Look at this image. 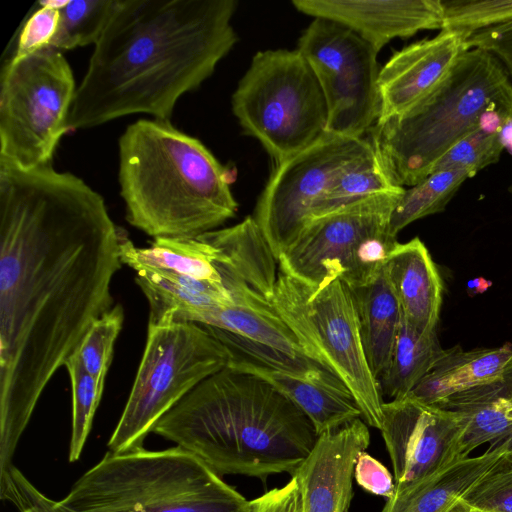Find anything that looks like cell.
Here are the masks:
<instances>
[{"mask_svg": "<svg viewBox=\"0 0 512 512\" xmlns=\"http://www.w3.org/2000/svg\"><path fill=\"white\" fill-rule=\"evenodd\" d=\"M443 29L467 35L512 21V0H441Z\"/></svg>", "mask_w": 512, "mask_h": 512, "instance_id": "cell-31", "label": "cell"}, {"mask_svg": "<svg viewBox=\"0 0 512 512\" xmlns=\"http://www.w3.org/2000/svg\"><path fill=\"white\" fill-rule=\"evenodd\" d=\"M231 357V350L203 325L148 323L142 359L107 443L109 451L142 448L158 421L203 380L227 367Z\"/></svg>", "mask_w": 512, "mask_h": 512, "instance_id": "cell-8", "label": "cell"}, {"mask_svg": "<svg viewBox=\"0 0 512 512\" xmlns=\"http://www.w3.org/2000/svg\"><path fill=\"white\" fill-rule=\"evenodd\" d=\"M437 330L420 332L401 318L389 364L378 379L382 396H408L442 355Z\"/></svg>", "mask_w": 512, "mask_h": 512, "instance_id": "cell-24", "label": "cell"}, {"mask_svg": "<svg viewBox=\"0 0 512 512\" xmlns=\"http://www.w3.org/2000/svg\"><path fill=\"white\" fill-rule=\"evenodd\" d=\"M120 241L81 178L0 160V473L48 382L114 307Z\"/></svg>", "mask_w": 512, "mask_h": 512, "instance_id": "cell-1", "label": "cell"}, {"mask_svg": "<svg viewBox=\"0 0 512 512\" xmlns=\"http://www.w3.org/2000/svg\"><path fill=\"white\" fill-rule=\"evenodd\" d=\"M485 280L483 278H477V279H474L472 281H469L468 283V289L469 291H472L474 293H482L483 291H485L490 284H488V282L486 281L485 283L482 284V282H484ZM473 293V294H474Z\"/></svg>", "mask_w": 512, "mask_h": 512, "instance_id": "cell-37", "label": "cell"}, {"mask_svg": "<svg viewBox=\"0 0 512 512\" xmlns=\"http://www.w3.org/2000/svg\"><path fill=\"white\" fill-rule=\"evenodd\" d=\"M353 476L360 487L373 495L389 499L395 493L393 475L366 451L359 454Z\"/></svg>", "mask_w": 512, "mask_h": 512, "instance_id": "cell-35", "label": "cell"}, {"mask_svg": "<svg viewBox=\"0 0 512 512\" xmlns=\"http://www.w3.org/2000/svg\"><path fill=\"white\" fill-rule=\"evenodd\" d=\"M272 303L304 351L350 391L366 424L380 430L383 396L364 353L349 286L336 279L313 288L279 271Z\"/></svg>", "mask_w": 512, "mask_h": 512, "instance_id": "cell-9", "label": "cell"}, {"mask_svg": "<svg viewBox=\"0 0 512 512\" xmlns=\"http://www.w3.org/2000/svg\"><path fill=\"white\" fill-rule=\"evenodd\" d=\"M509 192L512 194V184L509 187Z\"/></svg>", "mask_w": 512, "mask_h": 512, "instance_id": "cell-41", "label": "cell"}, {"mask_svg": "<svg viewBox=\"0 0 512 512\" xmlns=\"http://www.w3.org/2000/svg\"><path fill=\"white\" fill-rule=\"evenodd\" d=\"M374 150L371 141L326 133L311 146L277 164L253 218L274 256L294 242L329 185Z\"/></svg>", "mask_w": 512, "mask_h": 512, "instance_id": "cell-13", "label": "cell"}, {"mask_svg": "<svg viewBox=\"0 0 512 512\" xmlns=\"http://www.w3.org/2000/svg\"><path fill=\"white\" fill-rule=\"evenodd\" d=\"M468 178L470 176L464 171H436L416 185L405 189L391 215V235L397 237L398 233L412 222L444 211Z\"/></svg>", "mask_w": 512, "mask_h": 512, "instance_id": "cell-28", "label": "cell"}, {"mask_svg": "<svg viewBox=\"0 0 512 512\" xmlns=\"http://www.w3.org/2000/svg\"><path fill=\"white\" fill-rule=\"evenodd\" d=\"M289 512H302V499L301 494L299 497L294 501L293 505L291 506Z\"/></svg>", "mask_w": 512, "mask_h": 512, "instance_id": "cell-39", "label": "cell"}, {"mask_svg": "<svg viewBox=\"0 0 512 512\" xmlns=\"http://www.w3.org/2000/svg\"><path fill=\"white\" fill-rule=\"evenodd\" d=\"M369 367L378 381L387 368L402 312L383 269L365 284L349 287Z\"/></svg>", "mask_w": 512, "mask_h": 512, "instance_id": "cell-23", "label": "cell"}, {"mask_svg": "<svg viewBox=\"0 0 512 512\" xmlns=\"http://www.w3.org/2000/svg\"><path fill=\"white\" fill-rule=\"evenodd\" d=\"M126 219L153 239H195L235 216L227 169L169 120L141 119L119 139Z\"/></svg>", "mask_w": 512, "mask_h": 512, "instance_id": "cell-4", "label": "cell"}, {"mask_svg": "<svg viewBox=\"0 0 512 512\" xmlns=\"http://www.w3.org/2000/svg\"><path fill=\"white\" fill-rule=\"evenodd\" d=\"M448 512H480L467 506L462 500H459Z\"/></svg>", "mask_w": 512, "mask_h": 512, "instance_id": "cell-38", "label": "cell"}, {"mask_svg": "<svg viewBox=\"0 0 512 512\" xmlns=\"http://www.w3.org/2000/svg\"><path fill=\"white\" fill-rule=\"evenodd\" d=\"M72 389V427L69 461H77L89 435L93 418L101 400L104 383L87 373L72 355L65 363Z\"/></svg>", "mask_w": 512, "mask_h": 512, "instance_id": "cell-29", "label": "cell"}, {"mask_svg": "<svg viewBox=\"0 0 512 512\" xmlns=\"http://www.w3.org/2000/svg\"><path fill=\"white\" fill-rule=\"evenodd\" d=\"M466 45L467 48H480L493 54L512 81V21L471 34Z\"/></svg>", "mask_w": 512, "mask_h": 512, "instance_id": "cell-36", "label": "cell"}, {"mask_svg": "<svg viewBox=\"0 0 512 512\" xmlns=\"http://www.w3.org/2000/svg\"><path fill=\"white\" fill-rule=\"evenodd\" d=\"M77 88L61 51L42 48L3 61L0 73V160L21 169L51 164Z\"/></svg>", "mask_w": 512, "mask_h": 512, "instance_id": "cell-11", "label": "cell"}, {"mask_svg": "<svg viewBox=\"0 0 512 512\" xmlns=\"http://www.w3.org/2000/svg\"><path fill=\"white\" fill-rule=\"evenodd\" d=\"M231 352L228 367L253 374L271 384L309 418L318 436L362 418V412L349 391L332 389Z\"/></svg>", "mask_w": 512, "mask_h": 512, "instance_id": "cell-21", "label": "cell"}, {"mask_svg": "<svg viewBox=\"0 0 512 512\" xmlns=\"http://www.w3.org/2000/svg\"><path fill=\"white\" fill-rule=\"evenodd\" d=\"M461 500L480 512H512V466L489 475Z\"/></svg>", "mask_w": 512, "mask_h": 512, "instance_id": "cell-33", "label": "cell"}, {"mask_svg": "<svg viewBox=\"0 0 512 512\" xmlns=\"http://www.w3.org/2000/svg\"><path fill=\"white\" fill-rule=\"evenodd\" d=\"M512 466V442L456 460L387 499L381 512H448L486 477Z\"/></svg>", "mask_w": 512, "mask_h": 512, "instance_id": "cell-18", "label": "cell"}, {"mask_svg": "<svg viewBox=\"0 0 512 512\" xmlns=\"http://www.w3.org/2000/svg\"><path fill=\"white\" fill-rule=\"evenodd\" d=\"M509 125H512V121L502 114L489 116L451 146L437 161L431 173L458 170L466 172L471 178L495 164L506 147L504 133Z\"/></svg>", "mask_w": 512, "mask_h": 512, "instance_id": "cell-26", "label": "cell"}, {"mask_svg": "<svg viewBox=\"0 0 512 512\" xmlns=\"http://www.w3.org/2000/svg\"><path fill=\"white\" fill-rule=\"evenodd\" d=\"M512 360V344L496 348L463 350L460 345L444 349L429 373L409 394L438 406L450 396L488 382Z\"/></svg>", "mask_w": 512, "mask_h": 512, "instance_id": "cell-22", "label": "cell"}, {"mask_svg": "<svg viewBox=\"0 0 512 512\" xmlns=\"http://www.w3.org/2000/svg\"><path fill=\"white\" fill-rule=\"evenodd\" d=\"M461 416L410 395L384 402L381 434L389 454L395 493L461 459Z\"/></svg>", "mask_w": 512, "mask_h": 512, "instance_id": "cell-14", "label": "cell"}, {"mask_svg": "<svg viewBox=\"0 0 512 512\" xmlns=\"http://www.w3.org/2000/svg\"><path fill=\"white\" fill-rule=\"evenodd\" d=\"M235 0H121L77 87L69 129L145 113L170 120L238 41Z\"/></svg>", "mask_w": 512, "mask_h": 512, "instance_id": "cell-2", "label": "cell"}, {"mask_svg": "<svg viewBox=\"0 0 512 512\" xmlns=\"http://www.w3.org/2000/svg\"><path fill=\"white\" fill-rule=\"evenodd\" d=\"M384 273L406 321L420 332L436 331L443 282L420 238L398 242L384 264Z\"/></svg>", "mask_w": 512, "mask_h": 512, "instance_id": "cell-19", "label": "cell"}, {"mask_svg": "<svg viewBox=\"0 0 512 512\" xmlns=\"http://www.w3.org/2000/svg\"><path fill=\"white\" fill-rule=\"evenodd\" d=\"M21 512H36L34 509L30 508V507H26V508H21L19 509Z\"/></svg>", "mask_w": 512, "mask_h": 512, "instance_id": "cell-40", "label": "cell"}, {"mask_svg": "<svg viewBox=\"0 0 512 512\" xmlns=\"http://www.w3.org/2000/svg\"><path fill=\"white\" fill-rule=\"evenodd\" d=\"M496 113L512 121V81L493 54L468 48L426 98L377 123L370 141L392 181L411 187L460 138Z\"/></svg>", "mask_w": 512, "mask_h": 512, "instance_id": "cell-5", "label": "cell"}, {"mask_svg": "<svg viewBox=\"0 0 512 512\" xmlns=\"http://www.w3.org/2000/svg\"><path fill=\"white\" fill-rule=\"evenodd\" d=\"M369 444L370 433L361 418L318 437L292 475L301 494L302 512H350L355 463Z\"/></svg>", "mask_w": 512, "mask_h": 512, "instance_id": "cell-16", "label": "cell"}, {"mask_svg": "<svg viewBox=\"0 0 512 512\" xmlns=\"http://www.w3.org/2000/svg\"><path fill=\"white\" fill-rule=\"evenodd\" d=\"M404 191L378 193L310 220L279 256V271L313 288L336 279L349 287L367 283L398 243L389 224Z\"/></svg>", "mask_w": 512, "mask_h": 512, "instance_id": "cell-10", "label": "cell"}, {"mask_svg": "<svg viewBox=\"0 0 512 512\" xmlns=\"http://www.w3.org/2000/svg\"><path fill=\"white\" fill-rule=\"evenodd\" d=\"M123 321V308L117 304L93 323L73 354L83 369L100 381L105 382Z\"/></svg>", "mask_w": 512, "mask_h": 512, "instance_id": "cell-30", "label": "cell"}, {"mask_svg": "<svg viewBox=\"0 0 512 512\" xmlns=\"http://www.w3.org/2000/svg\"><path fill=\"white\" fill-rule=\"evenodd\" d=\"M438 407L461 416L462 458L484 444L495 447L512 442V360L498 377L454 394Z\"/></svg>", "mask_w": 512, "mask_h": 512, "instance_id": "cell-20", "label": "cell"}, {"mask_svg": "<svg viewBox=\"0 0 512 512\" xmlns=\"http://www.w3.org/2000/svg\"><path fill=\"white\" fill-rule=\"evenodd\" d=\"M153 433L219 475H293L318 434L309 418L260 377L225 367L185 395Z\"/></svg>", "mask_w": 512, "mask_h": 512, "instance_id": "cell-3", "label": "cell"}, {"mask_svg": "<svg viewBox=\"0 0 512 512\" xmlns=\"http://www.w3.org/2000/svg\"><path fill=\"white\" fill-rule=\"evenodd\" d=\"M297 49L311 67L328 109L327 132L363 138L380 115L378 51L348 27L314 18Z\"/></svg>", "mask_w": 512, "mask_h": 512, "instance_id": "cell-12", "label": "cell"}, {"mask_svg": "<svg viewBox=\"0 0 512 512\" xmlns=\"http://www.w3.org/2000/svg\"><path fill=\"white\" fill-rule=\"evenodd\" d=\"M120 4L121 0L57 1L58 24L48 47L62 52L95 45Z\"/></svg>", "mask_w": 512, "mask_h": 512, "instance_id": "cell-27", "label": "cell"}, {"mask_svg": "<svg viewBox=\"0 0 512 512\" xmlns=\"http://www.w3.org/2000/svg\"><path fill=\"white\" fill-rule=\"evenodd\" d=\"M398 187L401 186L392 181L374 149L329 185L314 204L310 220Z\"/></svg>", "mask_w": 512, "mask_h": 512, "instance_id": "cell-25", "label": "cell"}, {"mask_svg": "<svg viewBox=\"0 0 512 512\" xmlns=\"http://www.w3.org/2000/svg\"><path fill=\"white\" fill-rule=\"evenodd\" d=\"M299 12L338 22L378 52L395 38L423 30H442L441 0H293Z\"/></svg>", "mask_w": 512, "mask_h": 512, "instance_id": "cell-17", "label": "cell"}, {"mask_svg": "<svg viewBox=\"0 0 512 512\" xmlns=\"http://www.w3.org/2000/svg\"><path fill=\"white\" fill-rule=\"evenodd\" d=\"M468 37L460 31L442 29L431 38L394 52L380 68L381 110L377 123L405 113L426 98L468 49Z\"/></svg>", "mask_w": 512, "mask_h": 512, "instance_id": "cell-15", "label": "cell"}, {"mask_svg": "<svg viewBox=\"0 0 512 512\" xmlns=\"http://www.w3.org/2000/svg\"><path fill=\"white\" fill-rule=\"evenodd\" d=\"M243 130L279 164L327 133L324 94L296 48L258 51L231 99Z\"/></svg>", "mask_w": 512, "mask_h": 512, "instance_id": "cell-7", "label": "cell"}, {"mask_svg": "<svg viewBox=\"0 0 512 512\" xmlns=\"http://www.w3.org/2000/svg\"><path fill=\"white\" fill-rule=\"evenodd\" d=\"M0 496L19 509L30 507L36 512H60L54 500L40 492L14 465L0 475Z\"/></svg>", "mask_w": 512, "mask_h": 512, "instance_id": "cell-34", "label": "cell"}, {"mask_svg": "<svg viewBox=\"0 0 512 512\" xmlns=\"http://www.w3.org/2000/svg\"><path fill=\"white\" fill-rule=\"evenodd\" d=\"M54 505L60 512H250V501L178 446L108 451Z\"/></svg>", "mask_w": 512, "mask_h": 512, "instance_id": "cell-6", "label": "cell"}, {"mask_svg": "<svg viewBox=\"0 0 512 512\" xmlns=\"http://www.w3.org/2000/svg\"><path fill=\"white\" fill-rule=\"evenodd\" d=\"M39 7L24 19L18 32L15 33L14 48L5 51L4 61L30 54L47 48L53 38L58 24L57 1L38 2Z\"/></svg>", "mask_w": 512, "mask_h": 512, "instance_id": "cell-32", "label": "cell"}]
</instances>
